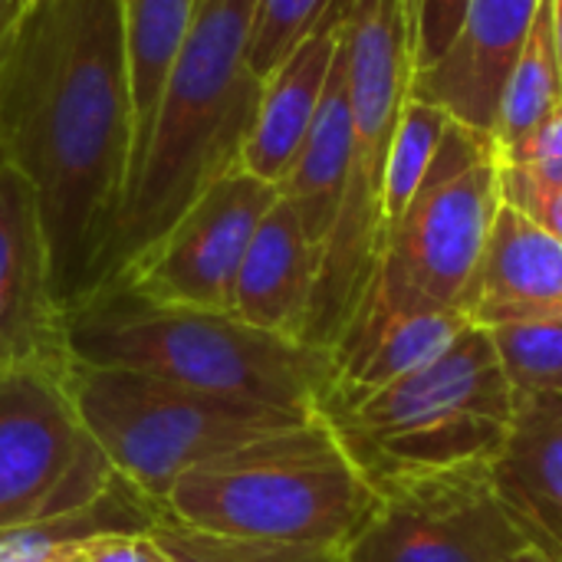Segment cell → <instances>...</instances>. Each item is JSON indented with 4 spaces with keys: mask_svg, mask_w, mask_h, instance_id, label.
<instances>
[{
    "mask_svg": "<svg viewBox=\"0 0 562 562\" xmlns=\"http://www.w3.org/2000/svg\"><path fill=\"white\" fill-rule=\"evenodd\" d=\"M501 369L514 395H560L562 398V310L487 329Z\"/></svg>",
    "mask_w": 562,
    "mask_h": 562,
    "instance_id": "603a6c76",
    "label": "cell"
},
{
    "mask_svg": "<svg viewBox=\"0 0 562 562\" xmlns=\"http://www.w3.org/2000/svg\"><path fill=\"white\" fill-rule=\"evenodd\" d=\"M329 0H257L247 40V66L263 82L316 26Z\"/></svg>",
    "mask_w": 562,
    "mask_h": 562,
    "instance_id": "d4e9b609",
    "label": "cell"
},
{
    "mask_svg": "<svg viewBox=\"0 0 562 562\" xmlns=\"http://www.w3.org/2000/svg\"><path fill=\"white\" fill-rule=\"evenodd\" d=\"M507 562H557L550 553H543L540 547H527V550H520L517 557H510Z\"/></svg>",
    "mask_w": 562,
    "mask_h": 562,
    "instance_id": "d6a6232c",
    "label": "cell"
},
{
    "mask_svg": "<svg viewBox=\"0 0 562 562\" xmlns=\"http://www.w3.org/2000/svg\"><path fill=\"white\" fill-rule=\"evenodd\" d=\"M471 323L458 310H435V313H415L389 323L352 362L339 369V382L333 395L326 398L323 412L329 405H342L352 398H362L422 366L438 359ZM319 412V415H323Z\"/></svg>",
    "mask_w": 562,
    "mask_h": 562,
    "instance_id": "ffe728a7",
    "label": "cell"
},
{
    "mask_svg": "<svg viewBox=\"0 0 562 562\" xmlns=\"http://www.w3.org/2000/svg\"><path fill=\"white\" fill-rule=\"evenodd\" d=\"M66 392L115 474L158 510L191 468L316 418L82 362L66 366Z\"/></svg>",
    "mask_w": 562,
    "mask_h": 562,
    "instance_id": "ba28073f",
    "label": "cell"
},
{
    "mask_svg": "<svg viewBox=\"0 0 562 562\" xmlns=\"http://www.w3.org/2000/svg\"><path fill=\"white\" fill-rule=\"evenodd\" d=\"M468 0H412V59L415 72L435 66L461 33Z\"/></svg>",
    "mask_w": 562,
    "mask_h": 562,
    "instance_id": "484cf974",
    "label": "cell"
},
{
    "mask_svg": "<svg viewBox=\"0 0 562 562\" xmlns=\"http://www.w3.org/2000/svg\"><path fill=\"white\" fill-rule=\"evenodd\" d=\"M553 560H557V562H562V557H553Z\"/></svg>",
    "mask_w": 562,
    "mask_h": 562,
    "instance_id": "e575fe53",
    "label": "cell"
},
{
    "mask_svg": "<svg viewBox=\"0 0 562 562\" xmlns=\"http://www.w3.org/2000/svg\"><path fill=\"white\" fill-rule=\"evenodd\" d=\"M119 484L66 392V369L0 372V533L86 510Z\"/></svg>",
    "mask_w": 562,
    "mask_h": 562,
    "instance_id": "9c48e42d",
    "label": "cell"
},
{
    "mask_svg": "<svg viewBox=\"0 0 562 562\" xmlns=\"http://www.w3.org/2000/svg\"><path fill=\"white\" fill-rule=\"evenodd\" d=\"M458 310L481 329L560 313L562 244L501 201L484 254Z\"/></svg>",
    "mask_w": 562,
    "mask_h": 562,
    "instance_id": "9a60e30c",
    "label": "cell"
},
{
    "mask_svg": "<svg viewBox=\"0 0 562 562\" xmlns=\"http://www.w3.org/2000/svg\"><path fill=\"white\" fill-rule=\"evenodd\" d=\"M497 191L504 204L530 217L537 227H543L550 237H557L562 244V184H547L517 165H501Z\"/></svg>",
    "mask_w": 562,
    "mask_h": 562,
    "instance_id": "4316f807",
    "label": "cell"
},
{
    "mask_svg": "<svg viewBox=\"0 0 562 562\" xmlns=\"http://www.w3.org/2000/svg\"><path fill=\"white\" fill-rule=\"evenodd\" d=\"M13 23H16L13 3L10 0H0V66H3L7 46H10V36H13Z\"/></svg>",
    "mask_w": 562,
    "mask_h": 562,
    "instance_id": "f546056e",
    "label": "cell"
},
{
    "mask_svg": "<svg viewBox=\"0 0 562 562\" xmlns=\"http://www.w3.org/2000/svg\"><path fill=\"white\" fill-rule=\"evenodd\" d=\"M151 537L158 540V547L168 553L171 562H342V550L217 537V533L184 527L165 514L155 517Z\"/></svg>",
    "mask_w": 562,
    "mask_h": 562,
    "instance_id": "cb8c5ba5",
    "label": "cell"
},
{
    "mask_svg": "<svg viewBox=\"0 0 562 562\" xmlns=\"http://www.w3.org/2000/svg\"><path fill=\"white\" fill-rule=\"evenodd\" d=\"M562 158V105L527 138H520L517 145L497 151L501 165H540V161H553Z\"/></svg>",
    "mask_w": 562,
    "mask_h": 562,
    "instance_id": "f1b7e54d",
    "label": "cell"
},
{
    "mask_svg": "<svg viewBox=\"0 0 562 562\" xmlns=\"http://www.w3.org/2000/svg\"><path fill=\"white\" fill-rule=\"evenodd\" d=\"M375 487L316 415L178 477L161 514L217 537L342 550L375 507Z\"/></svg>",
    "mask_w": 562,
    "mask_h": 562,
    "instance_id": "277c9868",
    "label": "cell"
},
{
    "mask_svg": "<svg viewBox=\"0 0 562 562\" xmlns=\"http://www.w3.org/2000/svg\"><path fill=\"white\" fill-rule=\"evenodd\" d=\"M352 145L342 201L323 244L306 342L336 356L389 237L385 168L402 109L412 95V0H356L349 26Z\"/></svg>",
    "mask_w": 562,
    "mask_h": 562,
    "instance_id": "5b68a950",
    "label": "cell"
},
{
    "mask_svg": "<svg viewBox=\"0 0 562 562\" xmlns=\"http://www.w3.org/2000/svg\"><path fill=\"white\" fill-rule=\"evenodd\" d=\"M562 105V76L553 36V0H540L530 33L520 46V56L504 82L494 148L504 151L537 132Z\"/></svg>",
    "mask_w": 562,
    "mask_h": 562,
    "instance_id": "44dd1931",
    "label": "cell"
},
{
    "mask_svg": "<svg viewBox=\"0 0 562 562\" xmlns=\"http://www.w3.org/2000/svg\"><path fill=\"white\" fill-rule=\"evenodd\" d=\"M349 145H352L349 46L342 36L339 53L333 59V69H329L326 92H323L316 119L310 125V135L300 148L296 165L290 168V175L280 184V194L293 204L306 237L319 247V254H323V244L333 231L339 201H342Z\"/></svg>",
    "mask_w": 562,
    "mask_h": 562,
    "instance_id": "ac0fdd59",
    "label": "cell"
},
{
    "mask_svg": "<svg viewBox=\"0 0 562 562\" xmlns=\"http://www.w3.org/2000/svg\"><path fill=\"white\" fill-rule=\"evenodd\" d=\"M323 418L375 487L408 474L494 461L510 431L514 389L491 333L468 326L428 366L362 398L329 405Z\"/></svg>",
    "mask_w": 562,
    "mask_h": 562,
    "instance_id": "8992f818",
    "label": "cell"
},
{
    "mask_svg": "<svg viewBox=\"0 0 562 562\" xmlns=\"http://www.w3.org/2000/svg\"><path fill=\"white\" fill-rule=\"evenodd\" d=\"M448 122H451V115L445 109L408 95L398 128H395V138H392L389 168H385V224H389V231L405 214L412 198L418 194Z\"/></svg>",
    "mask_w": 562,
    "mask_h": 562,
    "instance_id": "7402d4cb",
    "label": "cell"
},
{
    "mask_svg": "<svg viewBox=\"0 0 562 562\" xmlns=\"http://www.w3.org/2000/svg\"><path fill=\"white\" fill-rule=\"evenodd\" d=\"M69 362L148 372L286 412H323L339 382L329 349L257 329L234 313L161 306L102 290L66 316Z\"/></svg>",
    "mask_w": 562,
    "mask_h": 562,
    "instance_id": "3957f363",
    "label": "cell"
},
{
    "mask_svg": "<svg viewBox=\"0 0 562 562\" xmlns=\"http://www.w3.org/2000/svg\"><path fill=\"white\" fill-rule=\"evenodd\" d=\"M497 171L494 138L451 119L418 194L392 224L379 270L336 346L339 369L389 323L461 306L501 207Z\"/></svg>",
    "mask_w": 562,
    "mask_h": 562,
    "instance_id": "52a82bcc",
    "label": "cell"
},
{
    "mask_svg": "<svg viewBox=\"0 0 562 562\" xmlns=\"http://www.w3.org/2000/svg\"><path fill=\"white\" fill-rule=\"evenodd\" d=\"M198 0H122L125 56L132 86V161L128 184L148 151L158 105L184 49ZM128 191V188H125Z\"/></svg>",
    "mask_w": 562,
    "mask_h": 562,
    "instance_id": "d6986e66",
    "label": "cell"
},
{
    "mask_svg": "<svg viewBox=\"0 0 562 562\" xmlns=\"http://www.w3.org/2000/svg\"><path fill=\"white\" fill-rule=\"evenodd\" d=\"M342 562H507L533 547L501 501L491 461L375 484Z\"/></svg>",
    "mask_w": 562,
    "mask_h": 562,
    "instance_id": "30bf717a",
    "label": "cell"
},
{
    "mask_svg": "<svg viewBox=\"0 0 562 562\" xmlns=\"http://www.w3.org/2000/svg\"><path fill=\"white\" fill-rule=\"evenodd\" d=\"M89 562H171L148 530H122V533H99L82 543Z\"/></svg>",
    "mask_w": 562,
    "mask_h": 562,
    "instance_id": "83f0119b",
    "label": "cell"
},
{
    "mask_svg": "<svg viewBox=\"0 0 562 562\" xmlns=\"http://www.w3.org/2000/svg\"><path fill=\"white\" fill-rule=\"evenodd\" d=\"M82 543H86V540H82ZM82 543H69V547L56 550V553H53L46 562H89L86 550H82Z\"/></svg>",
    "mask_w": 562,
    "mask_h": 562,
    "instance_id": "4dcf8cb0",
    "label": "cell"
},
{
    "mask_svg": "<svg viewBox=\"0 0 562 562\" xmlns=\"http://www.w3.org/2000/svg\"><path fill=\"white\" fill-rule=\"evenodd\" d=\"M553 36H557V59L562 76V0H553Z\"/></svg>",
    "mask_w": 562,
    "mask_h": 562,
    "instance_id": "1f68e13d",
    "label": "cell"
},
{
    "mask_svg": "<svg viewBox=\"0 0 562 562\" xmlns=\"http://www.w3.org/2000/svg\"><path fill=\"white\" fill-rule=\"evenodd\" d=\"M277 201V184L244 168L227 171L105 290H125L161 306L234 313L244 254Z\"/></svg>",
    "mask_w": 562,
    "mask_h": 562,
    "instance_id": "8fae6325",
    "label": "cell"
},
{
    "mask_svg": "<svg viewBox=\"0 0 562 562\" xmlns=\"http://www.w3.org/2000/svg\"><path fill=\"white\" fill-rule=\"evenodd\" d=\"M540 0H468L451 49L412 76V99L445 109L454 122L494 138L504 82L520 56Z\"/></svg>",
    "mask_w": 562,
    "mask_h": 562,
    "instance_id": "4fadbf2b",
    "label": "cell"
},
{
    "mask_svg": "<svg viewBox=\"0 0 562 562\" xmlns=\"http://www.w3.org/2000/svg\"><path fill=\"white\" fill-rule=\"evenodd\" d=\"M10 3H13V13H16V16H20V10H23V7H26V3H30V0H10Z\"/></svg>",
    "mask_w": 562,
    "mask_h": 562,
    "instance_id": "836d02e7",
    "label": "cell"
},
{
    "mask_svg": "<svg viewBox=\"0 0 562 562\" xmlns=\"http://www.w3.org/2000/svg\"><path fill=\"white\" fill-rule=\"evenodd\" d=\"M494 487L533 547L562 557V398L514 395L504 448L491 461Z\"/></svg>",
    "mask_w": 562,
    "mask_h": 562,
    "instance_id": "e0dca14e",
    "label": "cell"
},
{
    "mask_svg": "<svg viewBox=\"0 0 562 562\" xmlns=\"http://www.w3.org/2000/svg\"><path fill=\"white\" fill-rule=\"evenodd\" d=\"M319 257L300 214L280 194L244 254L234 286V316L257 329L306 342Z\"/></svg>",
    "mask_w": 562,
    "mask_h": 562,
    "instance_id": "2e32d148",
    "label": "cell"
},
{
    "mask_svg": "<svg viewBox=\"0 0 562 562\" xmlns=\"http://www.w3.org/2000/svg\"><path fill=\"white\" fill-rule=\"evenodd\" d=\"M0 155L33 184L53 296L105 286L132 161L122 0H30L0 66Z\"/></svg>",
    "mask_w": 562,
    "mask_h": 562,
    "instance_id": "6da1fadb",
    "label": "cell"
},
{
    "mask_svg": "<svg viewBox=\"0 0 562 562\" xmlns=\"http://www.w3.org/2000/svg\"><path fill=\"white\" fill-rule=\"evenodd\" d=\"M66 369V313L53 296L36 191L0 155V372Z\"/></svg>",
    "mask_w": 562,
    "mask_h": 562,
    "instance_id": "7c38bea8",
    "label": "cell"
},
{
    "mask_svg": "<svg viewBox=\"0 0 562 562\" xmlns=\"http://www.w3.org/2000/svg\"><path fill=\"white\" fill-rule=\"evenodd\" d=\"M254 3L198 0L191 33L158 105L148 151L122 201L105 286L217 178L240 168L263 92V82L247 66Z\"/></svg>",
    "mask_w": 562,
    "mask_h": 562,
    "instance_id": "7a4b0ae2",
    "label": "cell"
},
{
    "mask_svg": "<svg viewBox=\"0 0 562 562\" xmlns=\"http://www.w3.org/2000/svg\"><path fill=\"white\" fill-rule=\"evenodd\" d=\"M356 0H329L300 46L263 79L260 109L247 135L240 168L260 181L283 184L316 119L333 59L346 36Z\"/></svg>",
    "mask_w": 562,
    "mask_h": 562,
    "instance_id": "5bb4252c",
    "label": "cell"
}]
</instances>
